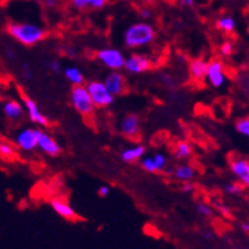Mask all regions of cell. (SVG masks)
<instances>
[{
  "label": "cell",
  "instance_id": "6da1fadb",
  "mask_svg": "<svg viewBox=\"0 0 249 249\" xmlns=\"http://www.w3.org/2000/svg\"><path fill=\"white\" fill-rule=\"evenodd\" d=\"M7 33L14 41L23 46H35L46 37V30L28 22H10L7 24Z\"/></svg>",
  "mask_w": 249,
  "mask_h": 249
},
{
  "label": "cell",
  "instance_id": "7a4b0ae2",
  "mask_svg": "<svg viewBox=\"0 0 249 249\" xmlns=\"http://www.w3.org/2000/svg\"><path fill=\"white\" fill-rule=\"evenodd\" d=\"M157 32L154 27L146 22H136L124 30V45L130 50H138L154 42Z\"/></svg>",
  "mask_w": 249,
  "mask_h": 249
},
{
  "label": "cell",
  "instance_id": "3957f363",
  "mask_svg": "<svg viewBox=\"0 0 249 249\" xmlns=\"http://www.w3.org/2000/svg\"><path fill=\"white\" fill-rule=\"evenodd\" d=\"M70 101H71V106L74 107V109L84 117L92 116L94 109L97 108L92 97L89 94L88 89L84 86H72Z\"/></svg>",
  "mask_w": 249,
  "mask_h": 249
},
{
  "label": "cell",
  "instance_id": "277c9868",
  "mask_svg": "<svg viewBox=\"0 0 249 249\" xmlns=\"http://www.w3.org/2000/svg\"><path fill=\"white\" fill-rule=\"evenodd\" d=\"M86 87L97 108H106V107L113 105L116 97L107 89L105 82L92 80Z\"/></svg>",
  "mask_w": 249,
  "mask_h": 249
},
{
  "label": "cell",
  "instance_id": "5b68a950",
  "mask_svg": "<svg viewBox=\"0 0 249 249\" xmlns=\"http://www.w3.org/2000/svg\"><path fill=\"white\" fill-rule=\"evenodd\" d=\"M97 60L101 62L102 65L106 66L109 70H121L124 66V55L122 51L115 47H107L102 49L97 53Z\"/></svg>",
  "mask_w": 249,
  "mask_h": 249
},
{
  "label": "cell",
  "instance_id": "8992f818",
  "mask_svg": "<svg viewBox=\"0 0 249 249\" xmlns=\"http://www.w3.org/2000/svg\"><path fill=\"white\" fill-rule=\"evenodd\" d=\"M38 128L24 127L17 132L14 136V144L18 149L26 153H31L35 149L38 148V135H37Z\"/></svg>",
  "mask_w": 249,
  "mask_h": 249
},
{
  "label": "cell",
  "instance_id": "52a82bcc",
  "mask_svg": "<svg viewBox=\"0 0 249 249\" xmlns=\"http://www.w3.org/2000/svg\"><path fill=\"white\" fill-rule=\"evenodd\" d=\"M151 66H153V61L149 56L144 55V53H131L124 60V69L128 74L139 75V74H142V72L150 70Z\"/></svg>",
  "mask_w": 249,
  "mask_h": 249
},
{
  "label": "cell",
  "instance_id": "ba28073f",
  "mask_svg": "<svg viewBox=\"0 0 249 249\" xmlns=\"http://www.w3.org/2000/svg\"><path fill=\"white\" fill-rule=\"evenodd\" d=\"M206 82L215 89L223 88L226 83V72L224 64L220 60H213L209 62V69L206 74Z\"/></svg>",
  "mask_w": 249,
  "mask_h": 249
},
{
  "label": "cell",
  "instance_id": "9c48e42d",
  "mask_svg": "<svg viewBox=\"0 0 249 249\" xmlns=\"http://www.w3.org/2000/svg\"><path fill=\"white\" fill-rule=\"evenodd\" d=\"M37 135H38V150L43 153L47 157H57L61 153V145L55 140V139L46 132L45 130L38 128L37 130Z\"/></svg>",
  "mask_w": 249,
  "mask_h": 249
},
{
  "label": "cell",
  "instance_id": "30bf717a",
  "mask_svg": "<svg viewBox=\"0 0 249 249\" xmlns=\"http://www.w3.org/2000/svg\"><path fill=\"white\" fill-rule=\"evenodd\" d=\"M118 128L124 138H138L139 134H140V118L135 113H128L120 121Z\"/></svg>",
  "mask_w": 249,
  "mask_h": 249
},
{
  "label": "cell",
  "instance_id": "8fae6325",
  "mask_svg": "<svg viewBox=\"0 0 249 249\" xmlns=\"http://www.w3.org/2000/svg\"><path fill=\"white\" fill-rule=\"evenodd\" d=\"M23 105L24 108H26L27 116L30 118V121L33 122L35 124H38V126H45L46 127L49 124V120L46 118V116L43 115L41 109L38 108V105L35 99H32L28 95H23Z\"/></svg>",
  "mask_w": 249,
  "mask_h": 249
},
{
  "label": "cell",
  "instance_id": "7c38bea8",
  "mask_svg": "<svg viewBox=\"0 0 249 249\" xmlns=\"http://www.w3.org/2000/svg\"><path fill=\"white\" fill-rule=\"evenodd\" d=\"M105 84L107 87L109 92L115 97L122 95L126 89V79L122 75L120 70H111V71L106 75L105 78Z\"/></svg>",
  "mask_w": 249,
  "mask_h": 249
},
{
  "label": "cell",
  "instance_id": "4fadbf2b",
  "mask_svg": "<svg viewBox=\"0 0 249 249\" xmlns=\"http://www.w3.org/2000/svg\"><path fill=\"white\" fill-rule=\"evenodd\" d=\"M50 205L53 207V210L55 211L59 216L64 217L66 220H75L78 217L75 210L70 206V203L66 200L61 198V197H53L50 201Z\"/></svg>",
  "mask_w": 249,
  "mask_h": 249
},
{
  "label": "cell",
  "instance_id": "5bb4252c",
  "mask_svg": "<svg viewBox=\"0 0 249 249\" xmlns=\"http://www.w3.org/2000/svg\"><path fill=\"white\" fill-rule=\"evenodd\" d=\"M3 115L4 117L12 122L19 121L24 116V108L22 103L16 99H8L3 103Z\"/></svg>",
  "mask_w": 249,
  "mask_h": 249
},
{
  "label": "cell",
  "instance_id": "9a60e30c",
  "mask_svg": "<svg viewBox=\"0 0 249 249\" xmlns=\"http://www.w3.org/2000/svg\"><path fill=\"white\" fill-rule=\"evenodd\" d=\"M230 171L236 179L244 183L249 178V160L246 158H234L230 161Z\"/></svg>",
  "mask_w": 249,
  "mask_h": 249
},
{
  "label": "cell",
  "instance_id": "2e32d148",
  "mask_svg": "<svg viewBox=\"0 0 249 249\" xmlns=\"http://www.w3.org/2000/svg\"><path fill=\"white\" fill-rule=\"evenodd\" d=\"M207 69H209V62L203 59H196L192 60L188 68L191 78L195 80H203L206 79Z\"/></svg>",
  "mask_w": 249,
  "mask_h": 249
},
{
  "label": "cell",
  "instance_id": "e0dca14e",
  "mask_svg": "<svg viewBox=\"0 0 249 249\" xmlns=\"http://www.w3.org/2000/svg\"><path fill=\"white\" fill-rule=\"evenodd\" d=\"M146 154V148L144 145H135L131 148H127L122 150L121 159L124 163H135V161L141 160Z\"/></svg>",
  "mask_w": 249,
  "mask_h": 249
},
{
  "label": "cell",
  "instance_id": "ac0fdd59",
  "mask_svg": "<svg viewBox=\"0 0 249 249\" xmlns=\"http://www.w3.org/2000/svg\"><path fill=\"white\" fill-rule=\"evenodd\" d=\"M173 177L180 182H190L196 177V169L190 164H180L174 168Z\"/></svg>",
  "mask_w": 249,
  "mask_h": 249
},
{
  "label": "cell",
  "instance_id": "d6986e66",
  "mask_svg": "<svg viewBox=\"0 0 249 249\" xmlns=\"http://www.w3.org/2000/svg\"><path fill=\"white\" fill-rule=\"evenodd\" d=\"M70 1H71L72 7L78 10H98L105 8L108 3V0H70Z\"/></svg>",
  "mask_w": 249,
  "mask_h": 249
},
{
  "label": "cell",
  "instance_id": "ffe728a7",
  "mask_svg": "<svg viewBox=\"0 0 249 249\" xmlns=\"http://www.w3.org/2000/svg\"><path fill=\"white\" fill-rule=\"evenodd\" d=\"M64 76H65L68 82L71 83L72 86H83L84 82H86L84 74L76 66H68V68H65Z\"/></svg>",
  "mask_w": 249,
  "mask_h": 249
},
{
  "label": "cell",
  "instance_id": "44dd1931",
  "mask_svg": "<svg viewBox=\"0 0 249 249\" xmlns=\"http://www.w3.org/2000/svg\"><path fill=\"white\" fill-rule=\"evenodd\" d=\"M192 155V146L188 141H178L174 149V157L179 160H186Z\"/></svg>",
  "mask_w": 249,
  "mask_h": 249
},
{
  "label": "cell",
  "instance_id": "7402d4cb",
  "mask_svg": "<svg viewBox=\"0 0 249 249\" xmlns=\"http://www.w3.org/2000/svg\"><path fill=\"white\" fill-rule=\"evenodd\" d=\"M235 19H234L233 17H229V16H225V17H221L219 18L216 22V27L219 28L221 32H225V33H231L235 31Z\"/></svg>",
  "mask_w": 249,
  "mask_h": 249
},
{
  "label": "cell",
  "instance_id": "603a6c76",
  "mask_svg": "<svg viewBox=\"0 0 249 249\" xmlns=\"http://www.w3.org/2000/svg\"><path fill=\"white\" fill-rule=\"evenodd\" d=\"M0 155L3 159H12L16 157V148L13 144H10L9 141L1 140L0 141Z\"/></svg>",
  "mask_w": 249,
  "mask_h": 249
},
{
  "label": "cell",
  "instance_id": "cb8c5ba5",
  "mask_svg": "<svg viewBox=\"0 0 249 249\" xmlns=\"http://www.w3.org/2000/svg\"><path fill=\"white\" fill-rule=\"evenodd\" d=\"M235 130L238 134H240L244 138L249 139V116L239 118L235 122Z\"/></svg>",
  "mask_w": 249,
  "mask_h": 249
},
{
  "label": "cell",
  "instance_id": "d4e9b609",
  "mask_svg": "<svg viewBox=\"0 0 249 249\" xmlns=\"http://www.w3.org/2000/svg\"><path fill=\"white\" fill-rule=\"evenodd\" d=\"M141 167L142 169L149 173H157L158 169H157V165H155V161H154V158L153 157H144L141 159Z\"/></svg>",
  "mask_w": 249,
  "mask_h": 249
},
{
  "label": "cell",
  "instance_id": "484cf974",
  "mask_svg": "<svg viewBox=\"0 0 249 249\" xmlns=\"http://www.w3.org/2000/svg\"><path fill=\"white\" fill-rule=\"evenodd\" d=\"M196 213L202 217H211L213 213V207L209 206L207 203L205 202H198L196 205Z\"/></svg>",
  "mask_w": 249,
  "mask_h": 249
},
{
  "label": "cell",
  "instance_id": "4316f807",
  "mask_svg": "<svg viewBox=\"0 0 249 249\" xmlns=\"http://www.w3.org/2000/svg\"><path fill=\"white\" fill-rule=\"evenodd\" d=\"M155 161V165H157L158 172H164V169L168 167V159L167 157L163 154V153H155L153 155Z\"/></svg>",
  "mask_w": 249,
  "mask_h": 249
},
{
  "label": "cell",
  "instance_id": "83f0119b",
  "mask_svg": "<svg viewBox=\"0 0 249 249\" xmlns=\"http://www.w3.org/2000/svg\"><path fill=\"white\" fill-rule=\"evenodd\" d=\"M243 187L239 183H228L224 186V192L228 195H231V196H235V195L242 194Z\"/></svg>",
  "mask_w": 249,
  "mask_h": 249
},
{
  "label": "cell",
  "instance_id": "f1b7e54d",
  "mask_svg": "<svg viewBox=\"0 0 249 249\" xmlns=\"http://www.w3.org/2000/svg\"><path fill=\"white\" fill-rule=\"evenodd\" d=\"M219 53L220 55L224 56V57H228V56H231L234 53V46L233 43L226 41V42H223L219 47Z\"/></svg>",
  "mask_w": 249,
  "mask_h": 249
},
{
  "label": "cell",
  "instance_id": "f546056e",
  "mask_svg": "<svg viewBox=\"0 0 249 249\" xmlns=\"http://www.w3.org/2000/svg\"><path fill=\"white\" fill-rule=\"evenodd\" d=\"M46 66H47V69H49L51 72H53V74H59V72L62 71L61 64H60L57 60H50V61L46 64Z\"/></svg>",
  "mask_w": 249,
  "mask_h": 249
},
{
  "label": "cell",
  "instance_id": "4dcf8cb0",
  "mask_svg": "<svg viewBox=\"0 0 249 249\" xmlns=\"http://www.w3.org/2000/svg\"><path fill=\"white\" fill-rule=\"evenodd\" d=\"M22 76H23V79L26 82H32L33 71L28 64H23V65H22Z\"/></svg>",
  "mask_w": 249,
  "mask_h": 249
},
{
  "label": "cell",
  "instance_id": "1f68e13d",
  "mask_svg": "<svg viewBox=\"0 0 249 249\" xmlns=\"http://www.w3.org/2000/svg\"><path fill=\"white\" fill-rule=\"evenodd\" d=\"M180 191L184 194H194L195 192V186L190 182H183V184L180 186Z\"/></svg>",
  "mask_w": 249,
  "mask_h": 249
},
{
  "label": "cell",
  "instance_id": "d6a6232c",
  "mask_svg": "<svg viewBox=\"0 0 249 249\" xmlns=\"http://www.w3.org/2000/svg\"><path fill=\"white\" fill-rule=\"evenodd\" d=\"M4 56L7 57V60H9V61H13V60H16V51H14L12 47H7V49L4 50Z\"/></svg>",
  "mask_w": 249,
  "mask_h": 249
},
{
  "label": "cell",
  "instance_id": "836d02e7",
  "mask_svg": "<svg viewBox=\"0 0 249 249\" xmlns=\"http://www.w3.org/2000/svg\"><path fill=\"white\" fill-rule=\"evenodd\" d=\"M97 194H98L99 197H107L109 194V187L106 186V184L105 186H101L98 190H97Z\"/></svg>",
  "mask_w": 249,
  "mask_h": 249
},
{
  "label": "cell",
  "instance_id": "e575fe53",
  "mask_svg": "<svg viewBox=\"0 0 249 249\" xmlns=\"http://www.w3.org/2000/svg\"><path fill=\"white\" fill-rule=\"evenodd\" d=\"M151 16H153V14H151V10L148 9V8H144V9H141V10H140V17H141V18H142V19H144V20L150 19Z\"/></svg>",
  "mask_w": 249,
  "mask_h": 249
},
{
  "label": "cell",
  "instance_id": "d590c367",
  "mask_svg": "<svg viewBox=\"0 0 249 249\" xmlns=\"http://www.w3.org/2000/svg\"><path fill=\"white\" fill-rule=\"evenodd\" d=\"M178 4L182 8H191L195 5V0H178Z\"/></svg>",
  "mask_w": 249,
  "mask_h": 249
},
{
  "label": "cell",
  "instance_id": "8d00e7d4",
  "mask_svg": "<svg viewBox=\"0 0 249 249\" xmlns=\"http://www.w3.org/2000/svg\"><path fill=\"white\" fill-rule=\"evenodd\" d=\"M43 4L46 8H55L56 4H57V0H43Z\"/></svg>",
  "mask_w": 249,
  "mask_h": 249
},
{
  "label": "cell",
  "instance_id": "74e56055",
  "mask_svg": "<svg viewBox=\"0 0 249 249\" xmlns=\"http://www.w3.org/2000/svg\"><path fill=\"white\" fill-rule=\"evenodd\" d=\"M240 230L244 233L249 234V223H242L240 224Z\"/></svg>",
  "mask_w": 249,
  "mask_h": 249
},
{
  "label": "cell",
  "instance_id": "f35d334b",
  "mask_svg": "<svg viewBox=\"0 0 249 249\" xmlns=\"http://www.w3.org/2000/svg\"><path fill=\"white\" fill-rule=\"evenodd\" d=\"M202 235L205 239H211V238H213V234H211V231H203Z\"/></svg>",
  "mask_w": 249,
  "mask_h": 249
},
{
  "label": "cell",
  "instance_id": "ab89813d",
  "mask_svg": "<svg viewBox=\"0 0 249 249\" xmlns=\"http://www.w3.org/2000/svg\"><path fill=\"white\" fill-rule=\"evenodd\" d=\"M220 210H221V213H225V215H228V213H229V209L225 206H220Z\"/></svg>",
  "mask_w": 249,
  "mask_h": 249
},
{
  "label": "cell",
  "instance_id": "60d3db41",
  "mask_svg": "<svg viewBox=\"0 0 249 249\" xmlns=\"http://www.w3.org/2000/svg\"><path fill=\"white\" fill-rule=\"evenodd\" d=\"M141 1H142V3H145V4H151L153 1H155V0H141Z\"/></svg>",
  "mask_w": 249,
  "mask_h": 249
},
{
  "label": "cell",
  "instance_id": "b9f144b4",
  "mask_svg": "<svg viewBox=\"0 0 249 249\" xmlns=\"http://www.w3.org/2000/svg\"><path fill=\"white\" fill-rule=\"evenodd\" d=\"M243 184H244V186L248 187V188H249V178H248V179H247L246 182H244V183H243Z\"/></svg>",
  "mask_w": 249,
  "mask_h": 249
},
{
  "label": "cell",
  "instance_id": "7bdbcfd3",
  "mask_svg": "<svg viewBox=\"0 0 249 249\" xmlns=\"http://www.w3.org/2000/svg\"><path fill=\"white\" fill-rule=\"evenodd\" d=\"M120 1H126V0H120Z\"/></svg>",
  "mask_w": 249,
  "mask_h": 249
}]
</instances>
